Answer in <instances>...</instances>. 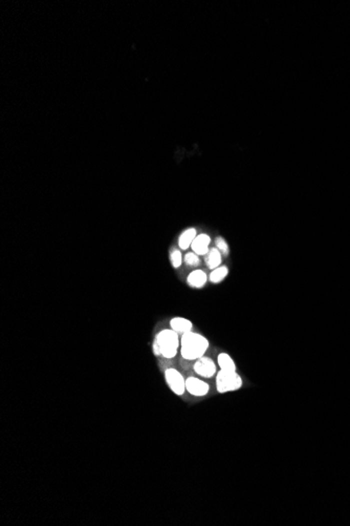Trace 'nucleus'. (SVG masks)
Wrapping results in <instances>:
<instances>
[{
    "mask_svg": "<svg viewBox=\"0 0 350 526\" xmlns=\"http://www.w3.org/2000/svg\"><path fill=\"white\" fill-rule=\"evenodd\" d=\"M209 349V340L204 335L193 331L187 332L180 338V354L186 360H196L205 356Z\"/></svg>",
    "mask_w": 350,
    "mask_h": 526,
    "instance_id": "1",
    "label": "nucleus"
},
{
    "mask_svg": "<svg viewBox=\"0 0 350 526\" xmlns=\"http://www.w3.org/2000/svg\"><path fill=\"white\" fill-rule=\"evenodd\" d=\"M180 348L179 334L172 329H164L155 336L153 351L165 358H174Z\"/></svg>",
    "mask_w": 350,
    "mask_h": 526,
    "instance_id": "2",
    "label": "nucleus"
},
{
    "mask_svg": "<svg viewBox=\"0 0 350 526\" xmlns=\"http://www.w3.org/2000/svg\"><path fill=\"white\" fill-rule=\"evenodd\" d=\"M242 384V378L236 371L219 370L216 373V388L221 394L237 391Z\"/></svg>",
    "mask_w": 350,
    "mask_h": 526,
    "instance_id": "3",
    "label": "nucleus"
},
{
    "mask_svg": "<svg viewBox=\"0 0 350 526\" xmlns=\"http://www.w3.org/2000/svg\"><path fill=\"white\" fill-rule=\"evenodd\" d=\"M165 380L170 390L177 396H182L186 392V380L178 370L174 368H168L165 371Z\"/></svg>",
    "mask_w": 350,
    "mask_h": 526,
    "instance_id": "4",
    "label": "nucleus"
},
{
    "mask_svg": "<svg viewBox=\"0 0 350 526\" xmlns=\"http://www.w3.org/2000/svg\"><path fill=\"white\" fill-rule=\"evenodd\" d=\"M193 370L197 375L204 378H212L217 373L215 362L208 356H203L196 360L193 366Z\"/></svg>",
    "mask_w": 350,
    "mask_h": 526,
    "instance_id": "5",
    "label": "nucleus"
},
{
    "mask_svg": "<svg viewBox=\"0 0 350 526\" xmlns=\"http://www.w3.org/2000/svg\"><path fill=\"white\" fill-rule=\"evenodd\" d=\"M186 392L195 397H203L210 392V386L203 380L191 376L186 380Z\"/></svg>",
    "mask_w": 350,
    "mask_h": 526,
    "instance_id": "6",
    "label": "nucleus"
},
{
    "mask_svg": "<svg viewBox=\"0 0 350 526\" xmlns=\"http://www.w3.org/2000/svg\"><path fill=\"white\" fill-rule=\"evenodd\" d=\"M210 243H211L210 236L206 234H201L199 236H196L192 245H191V248H192V251L195 252V254L198 256H207L208 252L210 251V248H209Z\"/></svg>",
    "mask_w": 350,
    "mask_h": 526,
    "instance_id": "7",
    "label": "nucleus"
},
{
    "mask_svg": "<svg viewBox=\"0 0 350 526\" xmlns=\"http://www.w3.org/2000/svg\"><path fill=\"white\" fill-rule=\"evenodd\" d=\"M207 282H208L207 273L204 270H200V269H196V270H193L192 272H190L187 278L188 285L195 289L203 288L207 284Z\"/></svg>",
    "mask_w": 350,
    "mask_h": 526,
    "instance_id": "8",
    "label": "nucleus"
},
{
    "mask_svg": "<svg viewBox=\"0 0 350 526\" xmlns=\"http://www.w3.org/2000/svg\"><path fill=\"white\" fill-rule=\"evenodd\" d=\"M170 327L178 334L183 335L187 332L192 331L193 322L185 318H174L170 320Z\"/></svg>",
    "mask_w": 350,
    "mask_h": 526,
    "instance_id": "9",
    "label": "nucleus"
},
{
    "mask_svg": "<svg viewBox=\"0 0 350 526\" xmlns=\"http://www.w3.org/2000/svg\"><path fill=\"white\" fill-rule=\"evenodd\" d=\"M195 238H196V230L194 228H189L185 230L184 232L179 236V238H178L179 248L183 250H187L189 247H191V245H192Z\"/></svg>",
    "mask_w": 350,
    "mask_h": 526,
    "instance_id": "10",
    "label": "nucleus"
},
{
    "mask_svg": "<svg viewBox=\"0 0 350 526\" xmlns=\"http://www.w3.org/2000/svg\"><path fill=\"white\" fill-rule=\"evenodd\" d=\"M221 260L222 254L216 247L210 249L208 254L206 256V264L210 270H214L215 268L219 267L221 264Z\"/></svg>",
    "mask_w": 350,
    "mask_h": 526,
    "instance_id": "11",
    "label": "nucleus"
},
{
    "mask_svg": "<svg viewBox=\"0 0 350 526\" xmlns=\"http://www.w3.org/2000/svg\"><path fill=\"white\" fill-rule=\"evenodd\" d=\"M217 364L220 370L236 371V364L228 353H220L217 357Z\"/></svg>",
    "mask_w": 350,
    "mask_h": 526,
    "instance_id": "12",
    "label": "nucleus"
},
{
    "mask_svg": "<svg viewBox=\"0 0 350 526\" xmlns=\"http://www.w3.org/2000/svg\"><path fill=\"white\" fill-rule=\"evenodd\" d=\"M228 274H229V268L227 266H219L215 268L214 270L211 271L210 276H209V280L213 284H218L224 280L228 276Z\"/></svg>",
    "mask_w": 350,
    "mask_h": 526,
    "instance_id": "13",
    "label": "nucleus"
},
{
    "mask_svg": "<svg viewBox=\"0 0 350 526\" xmlns=\"http://www.w3.org/2000/svg\"><path fill=\"white\" fill-rule=\"evenodd\" d=\"M184 262L188 267H197L200 264V258L198 254L192 251L186 254V256H184Z\"/></svg>",
    "mask_w": 350,
    "mask_h": 526,
    "instance_id": "14",
    "label": "nucleus"
},
{
    "mask_svg": "<svg viewBox=\"0 0 350 526\" xmlns=\"http://www.w3.org/2000/svg\"><path fill=\"white\" fill-rule=\"evenodd\" d=\"M170 260L173 268H179L183 264V254L180 250L173 249L170 254Z\"/></svg>",
    "mask_w": 350,
    "mask_h": 526,
    "instance_id": "15",
    "label": "nucleus"
},
{
    "mask_svg": "<svg viewBox=\"0 0 350 526\" xmlns=\"http://www.w3.org/2000/svg\"><path fill=\"white\" fill-rule=\"evenodd\" d=\"M215 247L220 251V254L222 256H229L230 254V249H229V245L227 243V240L221 238V236H218L216 240H215Z\"/></svg>",
    "mask_w": 350,
    "mask_h": 526,
    "instance_id": "16",
    "label": "nucleus"
}]
</instances>
